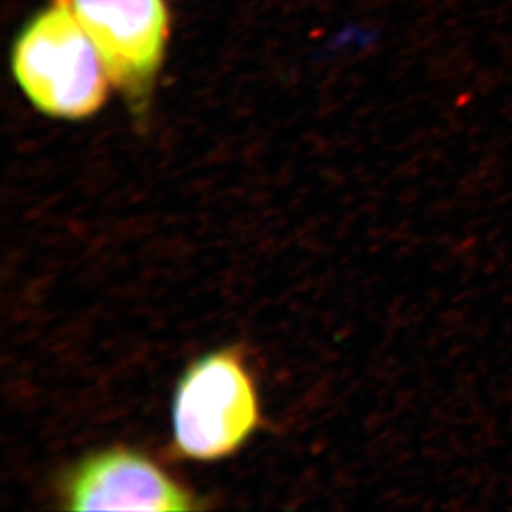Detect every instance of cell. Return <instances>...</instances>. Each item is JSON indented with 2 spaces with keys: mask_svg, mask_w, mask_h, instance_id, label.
<instances>
[{
  "mask_svg": "<svg viewBox=\"0 0 512 512\" xmlns=\"http://www.w3.org/2000/svg\"><path fill=\"white\" fill-rule=\"evenodd\" d=\"M12 70L29 102L58 120L100 112L112 85L72 0H52L27 22L15 40Z\"/></svg>",
  "mask_w": 512,
  "mask_h": 512,
  "instance_id": "1",
  "label": "cell"
},
{
  "mask_svg": "<svg viewBox=\"0 0 512 512\" xmlns=\"http://www.w3.org/2000/svg\"><path fill=\"white\" fill-rule=\"evenodd\" d=\"M261 423L256 382L241 353H209L184 372L173 401L174 448L194 461L234 455Z\"/></svg>",
  "mask_w": 512,
  "mask_h": 512,
  "instance_id": "2",
  "label": "cell"
},
{
  "mask_svg": "<svg viewBox=\"0 0 512 512\" xmlns=\"http://www.w3.org/2000/svg\"><path fill=\"white\" fill-rule=\"evenodd\" d=\"M110 83L131 110L143 113L170 39L166 0H72Z\"/></svg>",
  "mask_w": 512,
  "mask_h": 512,
  "instance_id": "3",
  "label": "cell"
},
{
  "mask_svg": "<svg viewBox=\"0 0 512 512\" xmlns=\"http://www.w3.org/2000/svg\"><path fill=\"white\" fill-rule=\"evenodd\" d=\"M70 511H193L199 504L188 489L171 479L150 458L112 448L88 456L63 484Z\"/></svg>",
  "mask_w": 512,
  "mask_h": 512,
  "instance_id": "4",
  "label": "cell"
}]
</instances>
